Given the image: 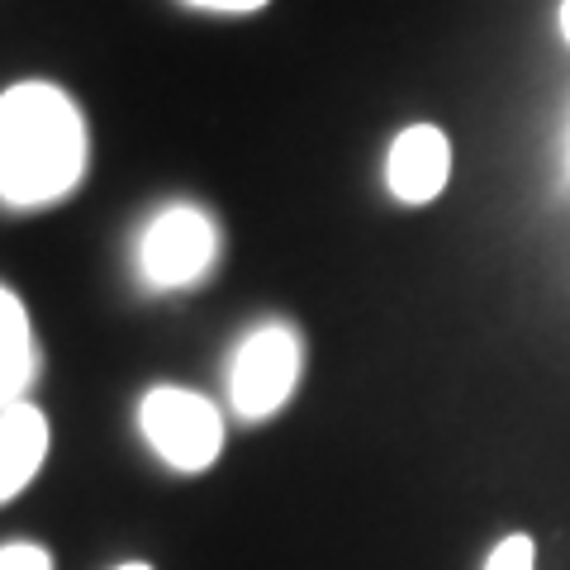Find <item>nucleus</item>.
Here are the masks:
<instances>
[{
	"label": "nucleus",
	"instance_id": "1",
	"mask_svg": "<svg viewBox=\"0 0 570 570\" xmlns=\"http://www.w3.org/2000/svg\"><path fill=\"white\" fill-rule=\"evenodd\" d=\"M91 138L62 86L14 81L0 96V200L6 209H43L67 200L86 176Z\"/></svg>",
	"mask_w": 570,
	"mask_h": 570
},
{
	"label": "nucleus",
	"instance_id": "2",
	"mask_svg": "<svg viewBox=\"0 0 570 570\" xmlns=\"http://www.w3.org/2000/svg\"><path fill=\"white\" fill-rule=\"evenodd\" d=\"M138 428H142V442L157 452V461L181 475L209 471L224 452L219 404H209L186 385H153L138 400Z\"/></svg>",
	"mask_w": 570,
	"mask_h": 570
},
{
	"label": "nucleus",
	"instance_id": "3",
	"mask_svg": "<svg viewBox=\"0 0 570 570\" xmlns=\"http://www.w3.org/2000/svg\"><path fill=\"white\" fill-rule=\"evenodd\" d=\"M214 257H219V228L195 205H167L142 228L138 243V272L153 291L195 285L214 266Z\"/></svg>",
	"mask_w": 570,
	"mask_h": 570
},
{
	"label": "nucleus",
	"instance_id": "4",
	"mask_svg": "<svg viewBox=\"0 0 570 570\" xmlns=\"http://www.w3.org/2000/svg\"><path fill=\"white\" fill-rule=\"evenodd\" d=\"M299 385V337L285 324H262L238 343L234 371H228V400L243 419H272L291 404Z\"/></svg>",
	"mask_w": 570,
	"mask_h": 570
},
{
	"label": "nucleus",
	"instance_id": "5",
	"mask_svg": "<svg viewBox=\"0 0 570 570\" xmlns=\"http://www.w3.org/2000/svg\"><path fill=\"white\" fill-rule=\"evenodd\" d=\"M452 181V142L438 124H409L385 153V186L400 205H433Z\"/></svg>",
	"mask_w": 570,
	"mask_h": 570
},
{
	"label": "nucleus",
	"instance_id": "6",
	"mask_svg": "<svg viewBox=\"0 0 570 570\" xmlns=\"http://www.w3.org/2000/svg\"><path fill=\"white\" fill-rule=\"evenodd\" d=\"M48 442H52V428L39 404L29 400L0 404V499L6 504L20 499L29 490V480L43 471Z\"/></svg>",
	"mask_w": 570,
	"mask_h": 570
},
{
	"label": "nucleus",
	"instance_id": "7",
	"mask_svg": "<svg viewBox=\"0 0 570 570\" xmlns=\"http://www.w3.org/2000/svg\"><path fill=\"white\" fill-rule=\"evenodd\" d=\"M33 376V328L20 291H0V400H24Z\"/></svg>",
	"mask_w": 570,
	"mask_h": 570
},
{
	"label": "nucleus",
	"instance_id": "8",
	"mask_svg": "<svg viewBox=\"0 0 570 570\" xmlns=\"http://www.w3.org/2000/svg\"><path fill=\"white\" fill-rule=\"evenodd\" d=\"M532 566H538V542H532L528 532H509L485 557V570H532Z\"/></svg>",
	"mask_w": 570,
	"mask_h": 570
},
{
	"label": "nucleus",
	"instance_id": "9",
	"mask_svg": "<svg viewBox=\"0 0 570 570\" xmlns=\"http://www.w3.org/2000/svg\"><path fill=\"white\" fill-rule=\"evenodd\" d=\"M0 570H52V557L33 542H6L0 547Z\"/></svg>",
	"mask_w": 570,
	"mask_h": 570
},
{
	"label": "nucleus",
	"instance_id": "10",
	"mask_svg": "<svg viewBox=\"0 0 570 570\" xmlns=\"http://www.w3.org/2000/svg\"><path fill=\"white\" fill-rule=\"evenodd\" d=\"M186 6L214 10V14H257V10L272 6V0H186Z\"/></svg>",
	"mask_w": 570,
	"mask_h": 570
},
{
	"label": "nucleus",
	"instance_id": "11",
	"mask_svg": "<svg viewBox=\"0 0 570 570\" xmlns=\"http://www.w3.org/2000/svg\"><path fill=\"white\" fill-rule=\"evenodd\" d=\"M561 39L570 43V0H561Z\"/></svg>",
	"mask_w": 570,
	"mask_h": 570
},
{
	"label": "nucleus",
	"instance_id": "12",
	"mask_svg": "<svg viewBox=\"0 0 570 570\" xmlns=\"http://www.w3.org/2000/svg\"><path fill=\"white\" fill-rule=\"evenodd\" d=\"M115 570H153V566H148V561H119Z\"/></svg>",
	"mask_w": 570,
	"mask_h": 570
}]
</instances>
